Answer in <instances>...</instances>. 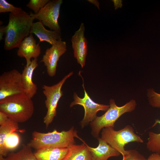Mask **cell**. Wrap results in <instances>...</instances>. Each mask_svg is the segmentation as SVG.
I'll use <instances>...</instances> for the list:
<instances>
[{"instance_id":"obj_1","label":"cell","mask_w":160,"mask_h":160,"mask_svg":"<svg viewBox=\"0 0 160 160\" xmlns=\"http://www.w3.org/2000/svg\"><path fill=\"white\" fill-rule=\"evenodd\" d=\"M34 19L23 10L16 13H9V22L5 26V50L18 47L22 41L30 34Z\"/></svg>"},{"instance_id":"obj_2","label":"cell","mask_w":160,"mask_h":160,"mask_svg":"<svg viewBox=\"0 0 160 160\" xmlns=\"http://www.w3.org/2000/svg\"><path fill=\"white\" fill-rule=\"evenodd\" d=\"M32 139L27 145L37 150L48 148H67L75 144L74 137L82 142L84 141L78 135L77 131L72 127L67 131L58 132L56 129L47 133L34 131Z\"/></svg>"},{"instance_id":"obj_3","label":"cell","mask_w":160,"mask_h":160,"mask_svg":"<svg viewBox=\"0 0 160 160\" xmlns=\"http://www.w3.org/2000/svg\"><path fill=\"white\" fill-rule=\"evenodd\" d=\"M0 111L18 123L27 121L32 116L34 106L32 98L24 93L0 100Z\"/></svg>"},{"instance_id":"obj_4","label":"cell","mask_w":160,"mask_h":160,"mask_svg":"<svg viewBox=\"0 0 160 160\" xmlns=\"http://www.w3.org/2000/svg\"><path fill=\"white\" fill-rule=\"evenodd\" d=\"M110 107L105 113L100 116H97L90 123L92 134L95 138L99 137L101 130L106 127H114V124L118 119L123 114L133 111L137 104L134 100H132L124 105L118 106L114 99L109 102Z\"/></svg>"},{"instance_id":"obj_5","label":"cell","mask_w":160,"mask_h":160,"mask_svg":"<svg viewBox=\"0 0 160 160\" xmlns=\"http://www.w3.org/2000/svg\"><path fill=\"white\" fill-rule=\"evenodd\" d=\"M101 138L119 152L122 157L129 153V150H126L124 148L127 144L132 142L143 143V139L135 133L134 129L129 125L117 131L112 127L104 128Z\"/></svg>"},{"instance_id":"obj_6","label":"cell","mask_w":160,"mask_h":160,"mask_svg":"<svg viewBox=\"0 0 160 160\" xmlns=\"http://www.w3.org/2000/svg\"><path fill=\"white\" fill-rule=\"evenodd\" d=\"M73 73H69L57 84L52 86L43 85L42 87L43 94L46 97L45 103L47 109L43 122L47 128L53 121L57 114V107L59 101L63 95L61 88L66 80Z\"/></svg>"},{"instance_id":"obj_7","label":"cell","mask_w":160,"mask_h":160,"mask_svg":"<svg viewBox=\"0 0 160 160\" xmlns=\"http://www.w3.org/2000/svg\"><path fill=\"white\" fill-rule=\"evenodd\" d=\"M63 2L62 0H50L37 13H31L30 15L34 19L41 22L44 25L48 27L51 30L61 34V28L58 20Z\"/></svg>"},{"instance_id":"obj_8","label":"cell","mask_w":160,"mask_h":160,"mask_svg":"<svg viewBox=\"0 0 160 160\" xmlns=\"http://www.w3.org/2000/svg\"><path fill=\"white\" fill-rule=\"evenodd\" d=\"M25 93L22 73L14 69L0 76V100L6 97Z\"/></svg>"},{"instance_id":"obj_9","label":"cell","mask_w":160,"mask_h":160,"mask_svg":"<svg viewBox=\"0 0 160 160\" xmlns=\"http://www.w3.org/2000/svg\"><path fill=\"white\" fill-rule=\"evenodd\" d=\"M79 74L83 79L82 86L84 91V96L83 98H81L74 92L73 94L74 100L71 103L70 106V107H71L74 105H79L83 107L84 110V115L81 121V126L83 128L96 118L98 111H106L109 108L110 105L96 103L91 98L85 89L84 79L80 72Z\"/></svg>"},{"instance_id":"obj_10","label":"cell","mask_w":160,"mask_h":160,"mask_svg":"<svg viewBox=\"0 0 160 160\" xmlns=\"http://www.w3.org/2000/svg\"><path fill=\"white\" fill-rule=\"evenodd\" d=\"M66 51V42L62 41V39L46 49L41 61L44 63L47 73L50 77L55 75L57 62L60 57Z\"/></svg>"},{"instance_id":"obj_11","label":"cell","mask_w":160,"mask_h":160,"mask_svg":"<svg viewBox=\"0 0 160 160\" xmlns=\"http://www.w3.org/2000/svg\"><path fill=\"white\" fill-rule=\"evenodd\" d=\"M85 31L84 24L81 23L71 40L74 57L82 68L85 65L88 49L87 40L84 36Z\"/></svg>"},{"instance_id":"obj_12","label":"cell","mask_w":160,"mask_h":160,"mask_svg":"<svg viewBox=\"0 0 160 160\" xmlns=\"http://www.w3.org/2000/svg\"><path fill=\"white\" fill-rule=\"evenodd\" d=\"M17 50V55L26 59V66L31 63V59L37 58L41 53V48L39 44H37L32 33L25 37L21 42Z\"/></svg>"},{"instance_id":"obj_13","label":"cell","mask_w":160,"mask_h":160,"mask_svg":"<svg viewBox=\"0 0 160 160\" xmlns=\"http://www.w3.org/2000/svg\"><path fill=\"white\" fill-rule=\"evenodd\" d=\"M98 146L92 148L87 144L92 156L93 160H107L111 157H116L121 154L101 138L98 137Z\"/></svg>"},{"instance_id":"obj_14","label":"cell","mask_w":160,"mask_h":160,"mask_svg":"<svg viewBox=\"0 0 160 160\" xmlns=\"http://www.w3.org/2000/svg\"><path fill=\"white\" fill-rule=\"evenodd\" d=\"M38 65L37 59H33L28 66H24L21 73L25 93L31 98L37 90V85L33 83L32 78L34 71Z\"/></svg>"},{"instance_id":"obj_15","label":"cell","mask_w":160,"mask_h":160,"mask_svg":"<svg viewBox=\"0 0 160 160\" xmlns=\"http://www.w3.org/2000/svg\"><path fill=\"white\" fill-rule=\"evenodd\" d=\"M30 33L34 34L39 39V42L45 41L52 45L62 39L60 34L55 31L46 29L40 21L33 23Z\"/></svg>"},{"instance_id":"obj_16","label":"cell","mask_w":160,"mask_h":160,"mask_svg":"<svg viewBox=\"0 0 160 160\" xmlns=\"http://www.w3.org/2000/svg\"><path fill=\"white\" fill-rule=\"evenodd\" d=\"M70 152L69 148H48L36 150V160H65Z\"/></svg>"},{"instance_id":"obj_17","label":"cell","mask_w":160,"mask_h":160,"mask_svg":"<svg viewBox=\"0 0 160 160\" xmlns=\"http://www.w3.org/2000/svg\"><path fill=\"white\" fill-rule=\"evenodd\" d=\"M69 148L70 152L65 160H93L91 153L84 141L82 144H75Z\"/></svg>"},{"instance_id":"obj_18","label":"cell","mask_w":160,"mask_h":160,"mask_svg":"<svg viewBox=\"0 0 160 160\" xmlns=\"http://www.w3.org/2000/svg\"><path fill=\"white\" fill-rule=\"evenodd\" d=\"M31 148L27 144H23L17 152L9 153L6 157L0 155V160H36Z\"/></svg>"},{"instance_id":"obj_19","label":"cell","mask_w":160,"mask_h":160,"mask_svg":"<svg viewBox=\"0 0 160 160\" xmlns=\"http://www.w3.org/2000/svg\"><path fill=\"white\" fill-rule=\"evenodd\" d=\"M20 142V136L16 132L10 133L6 137L3 148L0 150V155L6 157L9 151L16 149L18 146Z\"/></svg>"},{"instance_id":"obj_20","label":"cell","mask_w":160,"mask_h":160,"mask_svg":"<svg viewBox=\"0 0 160 160\" xmlns=\"http://www.w3.org/2000/svg\"><path fill=\"white\" fill-rule=\"evenodd\" d=\"M19 127L18 123L9 118L7 120L0 126V150L3 148L4 141L10 133L18 131Z\"/></svg>"},{"instance_id":"obj_21","label":"cell","mask_w":160,"mask_h":160,"mask_svg":"<svg viewBox=\"0 0 160 160\" xmlns=\"http://www.w3.org/2000/svg\"><path fill=\"white\" fill-rule=\"evenodd\" d=\"M160 124V120L156 119L152 127L157 124ZM146 147L148 150L153 153L160 154V133H156L152 132H149Z\"/></svg>"},{"instance_id":"obj_22","label":"cell","mask_w":160,"mask_h":160,"mask_svg":"<svg viewBox=\"0 0 160 160\" xmlns=\"http://www.w3.org/2000/svg\"><path fill=\"white\" fill-rule=\"evenodd\" d=\"M20 8L15 7L5 0H0V13L9 12L12 13H18L22 10Z\"/></svg>"},{"instance_id":"obj_23","label":"cell","mask_w":160,"mask_h":160,"mask_svg":"<svg viewBox=\"0 0 160 160\" xmlns=\"http://www.w3.org/2000/svg\"><path fill=\"white\" fill-rule=\"evenodd\" d=\"M50 0H30L26 5V6L32 10L34 14L37 13Z\"/></svg>"},{"instance_id":"obj_24","label":"cell","mask_w":160,"mask_h":160,"mask_svg":"<svg viewBox=\"0 0 160 160\" xmlns=\"http://www.w3.org/2000/svg\"><path fill=\"white\" fill-rule=\"evenodd\" d=\"M148 95L150 105L154 107L160 108V94L150 89L148 91Z\"/></svg>"},{"instance_id":"obj_25","label":"cell","mask_w":160,"mask_h":160,"mask_svg":"<svg viewBox=\"0 0 160 160\" xmlns=\"http://www.w3.org/2000/svg\"><path fill=\"white\" fill-rule=\"evenodd\" d=\"M128 154L122 157V160H147L145 157L137 151L135 150H129Z\"/></svg>"},{"instance_id":"obj_26","label":"cell","mask_w":160,"mask_h":160,"mask_svg":"<svg viewBox=\"0 0 160 160\" xmlns=\"http://www.w3.org/2000/svg\"><path fill=\"white\" fill-rule=\"evenodd\" d=\"M7 116L3 112L0 111V125L5 123L9 119Z\"/></svg>"},{"instance_id":"obj_27","label":"cell","mask_w":160,"mask_h":160,"mask_svg":"<svg viewBox=\"0 0 160 160\" xmlns=\"http://www.w3.org/2000/svg\"><path fill=\"white\" fill-rule=\"evenodd\" d=\"M147 159V160H160V154L153 153L151 154Z\"/></svg>"},{"instance_id":"obj_28","label":"cell","mask_w":160,"mask_h":160,"mask_svg":"<svg viewBox=\"0 0 160 160\" xmlns=\"http://www.w3.org/2000/svg\"><path fill=\"white\" fill-rule=\"evenodd\" d=\"M114 4L115 10L118 9L119 8H121L122 6V0H112Z\"/></svg>"},{"instance_id":"obj_29","label":"cell","mask_w":160,"mask_h":160,"mask_svg":"<svg viewBox=\"0 0 160 160\" xmlns=\"http://www.w3.org/2000/svg\"><path fill=\"white\" fill-rule=\"evenodd\" d=\"M5 33V26H1L0 27V40L3 39V36Z\"/></svg>"},{"instance_id":"obj_30","label":"cell","mask_w":160,"mask_h":160,"mask_svg":"<svg viewBox=\"0 0 160 160\" xmlns=\"http://www.w3.org/2000/svg\"><path fill=\"white\" fill-rule=\"evenodd\" d=\"M87 1L90 3L94 5L99 10V3L98 0H88Z\"/></svg>"}]
</instances>
